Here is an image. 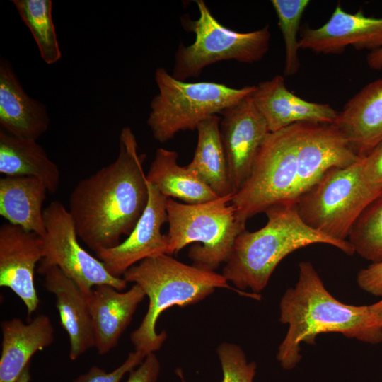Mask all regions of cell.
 I'll return each mask as SVG.
<instances>
[{
	"label": "cell",
	"instance_id": "6da1fadb",
	"mask_svg": "<svg viewBox=\"0 0 382 382\" xmlns=\"http://www.w3.org/2000/svg\"><path fill=\"white\" fill-rule=\"evenodd\" d=\"M359 158L335 124L299 122L270 132L231 204L246 223L274 204L296 203L328 170Z\"/></svg>",
	"mask_w": 382,
	"mask_h": 382
},
{
	"label": "cell",
	"instance_id": "7a4b0ae2",
	"mask_svg": "<svg viewBox=\"0 0 382 382\" xmlns=\"http://www.w3.org/2000/svg\"><path fill=\"white\" fill-rule=\"evenodd\" d=\"M136 137L122 129L117 158L81 180L69 198V212L78 237L96 253L118 245L129 235L149 201V187Z\"/></svg>",
	"mask_w": 382,
	"mask_h": 382
},
{
	"label": "cell",
	"instance_id": "3957f363",
	"mask_svg": "<svg viewBox=\"0 0 382 382\" xmlns=\"http://www.w3.org/2000/svg\"><path fill=\"white\" fill-rule=\"evenodd\" d=\"M279 320L288 325L276 356L285 370L293 369L301 361V344L314 345L320 334L341 333L373 345L382 342V326L374 320L369 305L339 301L326 289L314 266L308 261L299 264L295 286L289 288L280 300Z\"/></svg>",
	"mask_w": 382,
	"mask_h": 382
},
{
	"label": "cell",
	"instance_id": "277c9868",
	"mask_svg": "<svg viewBox=\"0 0 382 382\" xmlns=\"http://www.w3.org/2000/svg\"><path fill=\"white\" fill-rule=\"evenodd\" d=\"M267 221L255 231H243L236 238L222 275L237 289L262 291L278 264L294 251L313 244L335 247L348 255L355 253L349 241H338L309 227L300 217L296 203L267 208Z\"/></svg>",
	"mask_w": 382,
	"mask_h": 382
},
{
	"label": "cell",
	"instance_id": "5b68a950",
	"mask_svg": "<svg viewBox=\"0 0 382 382\" xmlns=\"http://www.w3.org/2000/svg\"><path fill=\"white\" fill-rule=\"evenodd\" d=\"M123 279L139 285L149 299L146 313L130 335L134 349L146 354L159 350L166 340V332L158 333L156 328L160 315L168 308L197 303L216 288L242 294L221 274L183 263L167 254L141 260L128 269Z\"/></svg>",
	"mask_w": 382,
	"mask_h": 382
},
{
	"label": "cell",
	"instance_id": "8992f818",
	"mask_svg": "<svg viewBox=\"0 0 382 382\" xmlns=\"http://www.w3.org/2000/svg\"><path fill=\"white\" fill-rule=\"evenodd\" d=\"M233 195L196 204L167 198L168 223L167 255L177 253L190 243L192 265L214 271L228 259L237 236L245 229L231 204Z\"/></svg>",
	"mask_w": 382,
	"mask_h": 382
},
{
	"label": "cell",
	"instance_id": "52a82bcc",
	"mask_svg": "<svg viewBox=\"0 0 382 382\" xmlns=\"http://www.w3.org/2000/svg\"><path fill=\"white\" fill-rule=\"evenodd\" d=\"M158 93L150 103L146 123L154 139L164 143L180 131L197 129L204 120L250 95L255 86L233 88L213 81L187 82L163 67L154 74Z\"/></svg>",
	"mask_w": 382,
	"mask_h": 382
},
{
	"label": "cell",
	"instance_id": "ba28073f",
	"mask_svg": "<svg viewBox=\"0 0 382 382\" xmlns=\"http://www.w3.org/2000/svg\"><path fill=\"white\" fill-rule=\"evenodd\" d=\"M361 160L330 168L297 200L298 213L309 227L336 241H348L356 221L380 195L364 181Z\"/></svg>",
	"mask_w": 382,
	"mask_h": 382
},
{
	"label": "cell",
	"instance_id": "9c48e42d",
	"mask_svg": "<svg viewBox=\"0 0 382 382\" xmlns=\"http://www.w3.org/2000/svg\"><path fill=\"white\" fill-rule=\"evenodd\" d=\"M199 18L184 17L183 26L195 34L188 46L180 43L175 54L172 76L180 81L198 77L202 70L221 61L235 60L253 64L260 61L269 50L271 33L269 26L250 32L227 28L212 15L203 0H197Z\"/></svg>",
	"mask_w": 382,
	"mask_h": 382
},
{
	"label": "cell",
	"instance_id": "30bf717a",
	"mask_svg": "<svg viewBox=\"0 0 382 382\" xmlns=\"http://www.w3.org/2000/svg\"><path fill=\"white\" fill-rule=\"evenodd\" d=\"M44 220L46 231L41 237L40 263L59 267L86 296L98 285H110L119 291L126 288L123 278L110 274L100 260L80 245L72 217L60 202L53 201L44 209Z\"/></svg>",
	"mask_w": 382,
	"mask_h": 382
},
{
	"label": "cell",
	"instance_id": "8fae6325",
	"mask_svg": "<svg viewBox=\"0 0 382 382\" xmlns=\"http://www.w3.org/2000/svg\"><path fill=\"white\" fill-rule=\"evenodd\" d=\"M250 95L220 115L221 140L234 194L248 178L258 149L270 132Z\"/></svg>",
	"mask_w": 382,
	"mask_h": 382
},
{
	"label": "cell",
	"instance_id": "7c38bea8",
	"mask_svg": "<svg viewBox=\"0 0 382 382\" xmlns=\"http://www.w3.org/2000/svg\"><path fill=\"white\" fill-rule=\"evenodd\" d=\"M148 204L128 237L115 247L97 251V258L112 276L120 277L141 260L167 254L168 238L161 232L168 221L166 199L153 184L148 182Z\"/></svg>",
	"mask_w": 382,
	"mask_h": 382
},
{
	"label": "cell",
	"instance_id": "4fadbf2b",
	"mask_svg": "<svg viewBox=\"0 0 382 382\" xmlns=\"http://www.w3.org/2000/svg\"><path fill=\"white\" fill-rule=\"evenodd\" d=\"M42 258L40 236L9 223L1 226L0 286L9 288L21 299L28 315L38 308L34 272Z\"/></svg>",
	"mask_w": 382,
	"mask_h": 382
},
{
	"label": "cell",
	"instance_id": "5bb4252c",
	"mask_svg": "<svg viewBox=\"0 0 382 382\" xmlns=\"http://www.w3.org/2000/svg\"><path fill=\"white\" fill-rule=\"evenodd\" d=\"M299 49L325 54H340L347 47L369 52L382 48V18L365 16L362 10L348 13L338 3L329 20L300 35Z\"/></svg>",
	"mask_w": 382,
	"mask_h": 382
},
{
	"label": "cell",
	"instance_id": "9a60e30c",
	"mask_svg": "<svg viewBox=\"0 0 382 382\" xmlns=\"http://www.w3.org/2000/svg\"><path fill=\"white\" fill-rule=\"evenodd\" d=\"M250 96L270 132L299 122L334 124L338 115L329 104L295 95L286 88L282 75L260 82Z\"/></svg>",
	"mask_w": 382,
	"mask_h": 382
},
{
	"label": "cell",
	"instance_id": "2e32d148",
	"mask_svg": "<svg viewBox=\"0 0 382 382\" xmlns=\"http://www.w3.org/2000/svg\"><path fill=\"white\" fill-rule=\"evenodd\" d=\"M37 272L44 276L46 289L55 296L60 323L69 339V357L74 361L95 347L87 298L57 266L40 263Z\"/></svg>",
	"mask_w": 382,
	"mask_h": 382
},
{
	"label": "cell",
	"instance_id": "e0dca14e",
	"mask_svg": "<svg viewBox=\"0 0 382 382\" xmlns=\"http://www.w3.org/2000/svg\"><path fill=\"white\" fill-rule=\"evenodd\" d=\"M145 296L144 291L136 284L125 292L108 284L93 288L86 298L95 348L99 354H107L117 346Z\"/></svg>",
	"mask_w": 382,
	"mask_h": 382
},
{
	"label": "cell",
	"instance_id": "ac0fdd59",
	"mask_svg": "<svg viewBox=\"0 0 382 382\" xmlns=\"http://www.w3.org/2000/svg\"><path fill=\"white\" fill-rule=\"evenodd\" d=\"M44 104L30 97L23 89L13 66L0 60V124L8 134L37 140L50 126Z\"/></svg>",
	"mask_w": 382,
	"mask_h": 382
},
{
	"label": "cell",
	"instance_id": "d6986e66",
	"mask_svg": "<svg viewBox=\"0 0 382 382\" xmlns=\"http://www.w3.org/2000/svg\"><path fill=\"white\" fill-rule=\"evenodd\" d=\"M334 124L360 157L382 141V78L352 97L338 111Z\"/></svg>",
	"mask_w": 382,
	"mask_h": 382
},
{
	"label": "cell",
	"instance_id": "ffe728a7",
	"mask_svg": "<svg viewBox=\"0 0 382 382\" xmlns=\"http://www.w3.org/2000/svg\"><path fill=\"white\" fill-rule=\"evenodd\" d=\"M0 382H17L32 357L50 346L54 328L48 316L39 314L28 323L19 318L1 323Z\"/></svg>",
	"mask_w": 382,
	"mask_h": 382
},
{
	"label": "cell",
	"instance_id": "44dd1931",
	"mask_svg": "<svg viewBox=\"0 0 382 382\" xmlns=\"http://www.w3.org/2000/svg\"><path fill=\"white\" fill-rule=\"evenodd\" d=\"M47 192L45 185L36 178H1L0 215L9 224L42 237L46 231L42 205Z\"/></svg>",
	"mask_w": 382,
	"mask_h": 382
},
{
	"label": "cell",
	"instance_id": "7402d4cb",
	"mask_svg": "<svg viewBox=\"0 0 382 382\" xmlns=\"http://www.w3.org/2000/svg\"><path fill=\"white\" fill-rule=\"evenodd\" d=\"M0 173L6 176H28L40 180L48 192L60 185L58 166L37 140L17 137L0 131Z\"/></svg>",
	"mask_w": 382,
	"mask_h": 382
},
{
	"label": "cell",
	"instance_id": "603a6c76",
	"mask_svg": "<svg viewBox=\"0 0 382 382\" xmlns=\"http://www.w3.org/2000/svg\"><path fill=\"white\" fill-rule=\"evenodd\" d=\"M178 153L158 148L146 175L166 198H177L185 204H196L216 199V195L187 166L178 164Z\"/></svg>",
	"mask_w": 382,
	"mask_h": 382
},
{
	"label": "cell",
	"instance_id": "cb8c5ba5",
	"mask_svg": "<svg viewBox=\"0 0 382 382\" xmlns=\"http://www.w3.org/2000/svg\"><path fill=\"white\" fill-rule=\"evenodd\" d=\"M219 115L212 116L197 127V142L187 167L196 173L219 197L233 195L227 161L222 146Z\"/></svg>",
	"mask_w": 382,
	"mask_h": 382
},
{
	"label": "cell",
	"instance_id": "d4e9b609",
	"mask_svg": "<svg viewBox=\"0 0 382 382\" xmlns=\"http://www.w3.org/2000/svg\"><path fill=\"white\" fill-rule=\"evenodd\" d=\"M19 16L29 28L42 59L48 65L62 58L51 0H11Z\"/></svg>",
	"mask_w": 382,
	"mask_h": 382
},
{
	"label": "cell",
	"instance_id": "484cf974",
	"mask_svg": "<svg viewBox=\"0 0 382 382\" xmlns=\"http://www.w3.org/2000/svg\"><path fill=\"white\" fill-rule=\"evenodd\" d=\"M348 241L354 252L372 262L382 261V194L361 213L352 228Z\"/></svg>",
	"mask_w": 382,
	"mask_h": 382
},
{
	"label": "cell",
	"instance_id": "4316f807",
	"mask_svg": "<svg viewBox=\"0 0 382 382\" xmlns=\"http://www.w3.org/2000/svg\"><path fill=\"white\" fill-rule=\"evenodd\" d=\"M310 4L308 0H272L271 4L277 16L278 26L285 46L284 75L291 76L300 68L298 52L300 24L304 11Z\"/></svg>",
	"mask_w": 382,
	"mask_h": 382
},
{
	"label": "cell",
	"instance_id": "83f0119b",
	"mask_svg": "<svg viewBox=\"0 0 382 382\" xmlns=\"http://www.w3.org/2000/svg\"><path fill=\"white\" fill-rule=\"evenodd\" d=\"M221 370V382H254L257 364L248 361L243 349L238 345L224 342L216 347Z\"/></svg>",
	"mask_w": 382,
	"mask_h": 382
},
{
	"label": "cell",
	"instance_id": "f1b7e54d",
	"mask_svg": "<svg viewBox=\"0 0 382 382\" xmlns=\"http://www.w3.org/2000/svg\"><path fill=\"white\" fill-rule=\"evenodd\" d=\"M147 354L141 351L134 350L129 353L125 361L110 372L97 366L76 378L73 382H120L122 377L131 370L138 366Z\"/></svg>",
	"mask_w": 382,
	"mask_h": 382
},
{
	"label": "cell",
	"instance_id": "f546056e",
	"mask_svg": "<svg viewBox=\"0 0 382 382\" xmlns=\"http://www.w3.org/2000/svg\"><path fill=\"white\" fill-rule=\"evenodd\" d=\"M361 174L373 191L382 194V141L362 157Z\"/></svg>",
	"mask_w": 382,
	"mask_h": 382
},
{
	"label": "cell",
	"instance_id": "4dcf8cb0",
	"mask_svg": "<svg viewBox=\"0 0 382 382\" xmlns=\"http://www.w3.org/2000/svg\"><path fill=\"white\" fill-rule=\"evenodd\" d=\"M357 282L366 292L382 296V261L372 262L360 270L357 275Z\"/></svg>",
	"mask_w": 382,
	"mask_h": 382
},
{
	"label": "cell",
	"instance_id": "1f68e13d",
	"mask_svg": "<svg viewBox=\"0 0 382 382\" xmlns=\"http://www.w3.org/2000/svg\"><path fill=\"white\" fill-rule=\"evenodd\" d=\"M161 363L155 352L148 354L143 361L129 372L125 382H157Z\"/></svg>",
	"mask_w": 382,
	"mask_h": 382
},
{
	"label": "cell",
	"instance_id": "d6a6232c",
	"mask_svg": "<svg viewBox=\"0 0 382 382\" xmlns=\"http://www.w3.org/2000/svg\"><path fill=\"white\" fill-rule=\"evenodd\" d=\"M367 65L374 70L380 71L382 69V48L369 52L366 57Z\"/></svg>",
	"mask_w": 382,
	"mask_h": 382
},
{
	"label": "cell",
	"instance_id": "836d02e7",
	"mask_svg": "<svg viewBox=\"0 0 382 382\" xmlns=\"http://www.w3.org/2000/svg\"><path fill=\"white\" fill-rule=\"evenodd\" d=\"M369 308L374 320L382 326V299L369 305Z\"/></svg>",
	"mask_w": 382,
	"mask_h": 382
},
{
	"label": "cell",
	"instance_id": "e575fe53",
	"mask_svg": "<svg viewBox=\"0 0 382 382\" xmlns=\"http://www.w3.org/2000/svg\"><path fill=\"white\" fill-rule=\"evenodd\" d=\"M30 366L28 365L21 373L17 382H30Z\"/></svg>",
	"mask_w": 382,
	"mask_h": 382
}]
</instances>
